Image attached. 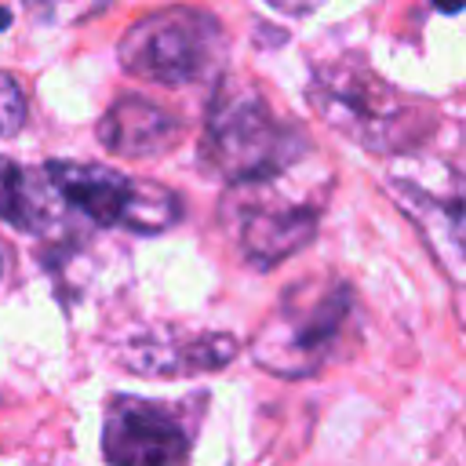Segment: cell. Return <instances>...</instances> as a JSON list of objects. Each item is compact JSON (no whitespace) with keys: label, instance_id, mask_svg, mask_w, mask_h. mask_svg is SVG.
I'll list each match as a JSON object with an SVG mask.
<instances>
[{"label":"cell","instance_id":"6da1fadb","mask_svg":"<svg viewBox=\"0 0 466 466\" xmlns=\"http://www.w3.org/2000/svg\"><path fill=\"white\" fill-rule=\"evenodd\" d=\"M306 146L302 131L277 120L255 87L233 80L215 87L204 116L200 160L233 186L284 178L302 160Z\"/></svg>","mask_w":466,"mask_h":466},{"label":"cell","instance_id":"7a4b0ae2","mask_svg":"<svg viewBox=\"0 0 466 466\" xmlns=\"http://www.w3.org/2000/svg\"><path fill=\"white\" fill-rule=\"evenodd\" d=\"M353 291L339 277H306L291 284L251 339L258 368L280 379H309L328 368L350 335Z\"/></svg>","mask_w":466,"mask_h":466},{"label":"cell","instance_id":"3957f363","mask_svg":"<svg viewBox=\"0 0 466 466\" xmlns=\"http://www.w3.org/2000/svg\"><path fill=\"white\" fill-rule=\"evenodd\" d=\"M44 178L66 208L80 211L95 226L164 233L182 218V197L153 178H131L80 160H47Z\"/></svg>","mask_w":466,"mask_h":466},{"label":"cell","instance_id":"277c9868","mask_svg":"<svg viewBox=\"0 0 466 466\" xmlns=\"http://www.w3.org/2000/svg\"><path fill=\"white\" fill-rule=\"evenodd\" d=\"M222 51V25L215 15L197 7H160L124 33L116 44V58L124 73L164 84L186 87L204 80Z\"/></svg>","mask_w":466,"mask_h":466},{"label":"cell","instance_id":"5b68a950","mask_svg":"<svg viewBox=\"0 0 466 466\" xmlns=\"http://www.w3.org/2000/svg\"><path fill=\"white\" fill-rule=\"evenodd\" d=\"M309 102L331 127L364 149H397L422 138L419 109H411L400 95H393V87H386L368 66L357 62L317 66Z\"/></svg>","mask_w":466,"mask_h":466},{"label":"cell","instance_id":"8992f818","mask_svg":"<svg viewBox=\"0 0 466 466\" xmlns=\"http://www.w3.org/2000/svg\"><path fill=\"white\" fill-rule=\"evenodd\" d=\"M277 182L280 178L233 186L218 208L229 240L258 269H273L302 251L317 229V204L284 193Z\"/></svg>","mask_w":466,"mask_h":466},{"label":"cell","instance_id":"52a82bcc","mask_svg":"<svg viewBox=\"0 0 466 466\" xmlns=\"http://www.w3.org/2000/svg\"><path fill=\"white\" fill-rule=\"evenodd\" d=\"M102 455L109 466H186L189 430L171 404L113 397L102 426Z\"/></svg>","mask_w":466,"mask_h":466},{"label":"cell","instance_id":"ba28073f","mask_svg":"<svg viewBox=\"0 0 466 466\" xmlns=\"http://www.w3.org/2000/svg\"><path fill=\"white\" fill-rule=\"evenodd\" d=\"M400 208L419 222L444 266H466V178L437 164V178L400 175L390 182Z\"/></svg>","mask_w":466,"mask_h":466},{"label":"cell","instance_id":"9c48e42d","mask_svg":"<svg viewBox=\"0 0 466 466\" xmlns=\"http://www.w3.org/2000/svg\"><path fill=\"white\" fill-rule=\"evenodd\" d=\"M237 357V339L222 331H175L160 328L149 335H138L120 350V364L142 375H193V371H215L226 360Z\"/></svg>","mask_w":466,"mask_h":466},{"label":"cell","instance_id":"30bf717a","mask_svg":"<svg viewBox=\"0 0 466 466\" xmlns=\"http://www.w3.org/2000/svg\"><path fill=\"white\" fill-rule=\"evenodd\" d=\"M98 138L116 157L153 160L164 157L182 138V120L142 95H124L98 120Z\"/></svg>","mask_w":466,"mask_h":466},{"label":"cell","instance_id":"8fae6325","mask_svg":"<svg viewBox=\"0 0 466 466\" xmlns=\"http://www.w3.org/2000/svg\"><path fill=\"white\" fill-rule=\"evenodd\" d=\"M58 197L47 186L44 171L29 175L22 164L0 157V222L22 233H47L58 218Z\"/></svg>","mask_w":466,"mask_h":466},{"label":"cell","instance_id":"7c38bea8","mask_svg":"<svg viewBox=\"0 0 466 466\" xmlns=\"http://www.w3.org/2000/svg\"><path fill=\"white\" fill-rule=\"evenodd\" d=\"M29 116V106H25V91L22 84L0 69V138H11Z\"/></svg>","mask_w":466,"mask_h":466},{"label":"cell","instance_id":"4fadbf2b","mask_svg":"<svg viewBox=\"0 0 466 466\" xmlns=\"http://www.w3.org/2000/svg\"><path fill=\"white\" fill-rule=\"evenodd\" d=\"M448 455H444V466H466V415L448 430Z\"/></svg>","mask_w":466,"mask_h":466},{"label":"cell","instance_id":"5bb4252c","mask_svg":"<svg viewBox=\"0 0 466 466\" xmlns=\"http://www.w3.org/2000/svg\"><path fill=\"white\" fill-rule=\"evenodd\" d=\"M11 15H15V11H11V7H0V33H4V29H7V25H11Z\"/></svg>","mask_w":466,"mask_h":466},{"label":"cell","instance_id":"9a60e30c","mask_svg":"<svg viewBox=\"0 0 466 466\" xmlns=\"http://www.w3.org/2000/svg\"><path fill=\"white\" fill-rule=\"evenodd\" d=\"M0 273H4V258H0Z\"/></svg>","mask_w":466,"mask_h":466}]
</instances>
